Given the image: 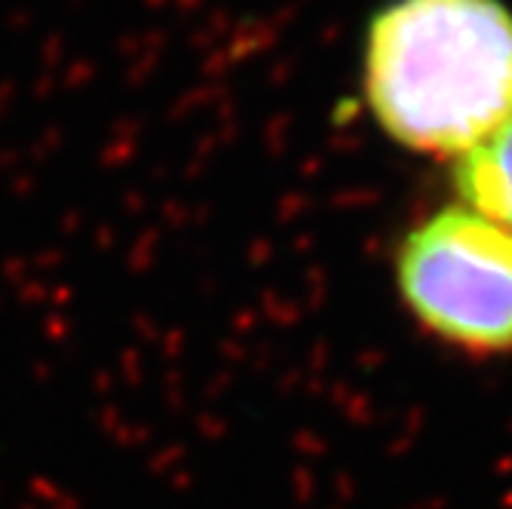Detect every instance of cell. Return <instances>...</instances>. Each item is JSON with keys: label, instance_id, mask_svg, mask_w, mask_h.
Listing matches in <instances>:
<instances>
[{"label": "cell", "instance_id": "cell-1", "mask_svg": "<svg viewBox=\"0 0 512 509\" xmlns=\"http://www.w3.org/2000/svg\"><path fill=\"white\" fill-rule=\"evenodd\" d=\"M365 92L399 145L460 157L512 117V13L500 0H393L368 31Z\"/></svg>", "mask_w": 512, "mask_h": 509}, {"label": "cell", "instance_id": "cell-2", "mask_svg": "<svg viewBox=\"0 0 512 509\" xmlns=\"http://www.w3.org/2000/svg\"><path fill=\"white\" fill-rule=\"evenodd\" d=\"M396 273L436 341L473 359L512 353V230L463 203L445 206L405 237Z\"/></svg>", "mask_w": 512, "mask_h": 509}, {"label": "cell", "instance_id": "cell-3", "mask_svg": "<svg viewBox=\"0 0 512 509\" xmlns=\"http://www.w3.org/2000/svg\"><path fill=\"white\" fill-rule=\"evenodd\" d=\"M454 184L463 206L512 230V117L454 157Z\"/></svg>", "mask_w": 512, "mask_h": 509}]
</instances>
